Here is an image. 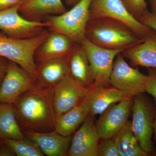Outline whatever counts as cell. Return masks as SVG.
Returning a JSON list of instances; mask_svg holds the SVG:
<instances>
[{"mask_svg":"<svg viewBox=\"0 0 156 156\" xmlns=\"http://www.w3.org/2000/svg\"><path fill=\"white\" fill-rule=\"evenodd\" d=\"M53 88L42 86L37 82L13 104L22 131H55L56 115L53 107Z\"/></svg>","mask_w":156,"mask_h":156,"instance_id":"cell-1","label":"cell"},{"mask_svg":"<svg viewBox=\"0 0 156 156\" xmlns=\"http://www.w3.org/2000/svg\"><path fill=\"white\" fill-rule=\"evenodd\" d=\"M85 38L101 48L123 51L144 40L123 23L108 18L89 20Z\"/></svg>","mask_w":156,"mask_h":156,"instance_id":"cell-2","label":"cell"},{"mask_svg":"<svg viewBox=\"0 0 156 156\" xmlns=\"http://www.w3.org/2000/svg\"><path fill=\"white\" fill-rule=\"evenodd\" d=\"M49 34V30L45 29L37 36L17 39L8 36L2 32L0 33V56L17 63L37 82L35 53Z\"/></svg>","mask_w":156,"mask_h":156,"instance_id":"cell-3","label":"cell"},{"mask_svg":"<svg viewBox=\"0 0 156 156\" xmlns=\"http://www.w3.org/2000/svg\"><path fill=\"white\" fill-rule=\"evenodd\" d=\"M92 0H80L69 11L58 15L46 17L50 31L68 37L74 43H80L85 37L86 27L89 20V9Z\"/></svg>","mask_w":156,"mask_h":156,"instance_id":"cell-4","label":"cell"},{"mask_svg":"<svg viewBox=\"0 0 156 156\" xmlns=\"http://www.w3.org/2000/svg\"><path fill=\"white\" fill-rule=\"evenodd\" d=\"M99 18H110L123 23L143 39L151 30L130 13L122 0H92L89 20Z\"/></svg>","mask_w":156,"mask_h":156,"instance_id":"cell-5","label":"cell"},{"mask_svg":"<svg viewBox=\"0 0 156 156\" xmlns=\"http://www.w3.org/2000/svg\"><path fill=\"white\" fill-rule=\"evenodd\" d=\"M132 130L141 149L148 154L153 151L152 141L155 112L150 102L142 94L133 98Z\"/></svg>","mask_w":156,"mask_h":156,"instance_id":"cell-6","label":"cell"},{"mask_svg":"<svg viewBox=\"0 0 156 156\" xmlns=\"http://www.w3.org/2000/svg\"><path fill=\"white\" fill-rule=\"evenodd\" d=\"M80 44L83 48L95 80L93 87H106L110 84V77L115 58L123 50L105 49L92 44L84 38Z\"/></svg>","mask_w":156,"mask_h":156,"instance_id":"cell-7","label":"cell"},{"mask_svg":"<svg viewBox=\"0 0 156 156\" xmlns=\"http://www.w3.org/2000/svg\"><path fill=\"white\" fill-rule=\"evenodd\" d=\"M20 6L0 11V30L6 35L14 38H29L48 28L45 21H30L23 18L19 13Z\"/></svg>","mask_w":156,"mask_h":156,"instance_id":"cell-8","label":"cell"},{"mask_svg":"<svg viewBox=\"0 0 156 156\" xmlns=\"http://www.w3.org/2000/svg\"><path fill=\"white\" fill-rule=\"evenodd\" d=\"M147 80V75L140 72L138 68L130 66L122 53L117 55L110 77V84L113 87L135 96L145 92Z\"/></svg>","mask_w":156,"mask_h":156,"instance_id":"cell-9","label":"cell"},{"mask_svg":"<svg viewBox=\"0 0 156 156\" xmlns=\"http://www.w3.org/2000/svg\"><path fill=\"white\" fill-rule=\"evenodd\" d=\"M37 83L29 73L9 60L7 72L0 86V103L14 104Z\"/></svg>","mask_w":156,"mask_h":156,"instance_id":"cell-10","label":"cell"},{"mask_svg":"<svg viewBox=\"0 0 156 156\" xmlns=\"http://www.w3.org/2000/svg\"><path fill=\"white\" fill-rule=\"evenodd\" d=\"M90 89L68 75L53 88V103L56 116L66 112L87 98Z\"/></svg>","mask_w":156,"mask_h":156,"instance_id":"cell-11","label":"cell"},{"mask_svg":"<svg viewBox=\"0 0 156 156\" xmlns=\"http://www.w3.org/2000/svg\"><path fill=\"white\" fill-rule=\"evenodd\" d=\"M133 98L112 105L101 114L95 124L100 138H112L125 126L132 108Z\"/></svg>","mask_w":156,"mask_h":156,"instance_id":"cell-12","label":"cell"},{"mask_svg":"<svg viewBox=\"0 0 156 156\" xmlns=\"http://www.w3.org/2000/svg\"><path fill=\"white\" fill-rule=\"evenodd\" d=\"M89 115L72 138L67 156H98L100 137Z\"/></svg>","mask_w":156,"mask_h":156,"instance_id":"cell-13","label":"cell"},{"mask_svg":"<svg viewBox=\"0 0 156 156\" xmlns=\"http://www.w3.org/2000/svg\"><path fill=\"white\" fill-rule=\"evenodd\" d=\"M24 136L35 143L44 154L48 156H67L72 138L56 131L47 132L23 131Z\"/></svg>","mask_w":156,"mask_h":156,"instance_id":"cell-14","label":"cell"},{"mask_svg":"<svg viewBox=\"0 0 156 156\" xmlns=\"http://www.w3.org/2000/svg\"><path fill=\"white\" fill-rule=\"evenodd\" d=\"M135 96L132 93L122 91L115 87H93L90 89L87 100L90 115L94 116L101 114L109 107Z\"/></svg>","mask_w":156,"mask_h":156,"instance_id":"cell-15","label":"cell"},{"mask_svg":"<svg viewBox=\"0 0 156 156\" xmlns=\"http://www.w3.org/2000/svg\"><path fill=\"white\" fill-rule=\"evenodd\" d=\"M68 60L69 75L83 87L92 89L95 80L87 54L80 44L74 43Z\"/></svg>","mask_w":156,"mask_h":156,"instance_id":"cell-16","label":"cell"},{"mask_svg":"<svg viewBox=\"0 0 156 156\" xmlns=\"http://www.w3.org/2000/svg\"><path fill=\"white\" fill-rule=\"evenodd\" d=\"M122 54L134 66L156 68V32L151 30L141 43L123 50Z\"/></svg>","mask_w":156,"mask_h":156,"instance_id":"cell-17","label":"cell"},{"mask_svg":"<svg viewBox=\"0 0 156 156\" xmlns=\"http://www.w3.org/2000/svg\"><path fill=\"white\" fill-rule=\"evenodd\" d=\"M74 42L68 37L49 31L48 36L37 49L34 55L36 63L67 56Z\"/></svg>","mask_w":156,"mask_h":156,"instance_id":"cell-18","label":"cell"},{"mask_svg":"<svg viewBox=\"0 0 156 156\" xmlns=\"http://www.w3.org/2000/svg\"><path fill=\"white\" fill-rule=\"evenodd\" d=\"M61 0H29L21 5L19 13L23 18L43 21L46 17L63 14L67 11Z\"/></svg>","mask_w":156,"mask_h":156,"instance_id":"cell-19","label":"cell"},{"mask_svg":"<svg viewBox=\"0 0 156 156\" xmlns=\"http://www.w3.org/2000/svg\"><path fill=\"white\" fill-rule=\"evenodd\" d=\"M68 56L36 63L37 83L44 87H53L69 75Z\"/></svg>","mask_w":156,"mask_h":156,"instance_id":"cell-20","label":"cell"},{"mask_svg":"<svg viewBox=\"0 0 156 156\" xmlns=\"http://www.w3.org/2000/svg\"><path fill=\"white\" fill-rule=\"evenodd\" d=\"M87 98L69 111L56 116L55 131L64 135H71L90 115Z\"/></svg>","mask_w":156,"mask_h":156,"instance_id":"cell-21","label":"cell"},{"mask_svg":"<svg viewBox=\"0 0 156 156\" xmlns=\"http://www.w3.org/2000/svg\"><path fill=\"white\" fill-rule=\"evenodd\" d=\"M116 144L120 156H147L134 135L131 122L127 121L125 126L112 137Z\"/></svg>","mask_w":156,"mask_h":156,"instance_id":"cell-22","label":"cell"},{"mask_svg":"<svg viewBox=\"0 0 156 156\" xmlns=\"http://www.w3.org/2000/svg\"><path fill=\"white\" fill-rule=\"evenodd\" d=\"M0 137L25 138L17 122L13 105L0 103Z\"/></svg>","mask_w":156,"mask_h":156,"instance_id":"cell-23","label":"cell"},{"mask_svg":"<svg viewBox=\"0 0 156 156\" xmlns=\"http://www.w3.org/2000/svg\"><path fill=\"white\" fill-rule=\"evenodd\" d=\"M18 156H43L44 154L36 143L25 137L23 139L1 138Z\"/></svg>","mask_w":156,"mask_h":156,"instance_id":"cell-24","label":"cell"},{"mask_svg":"<svg viewBox=\"0 0 156 156\" xmlns=\"http://www.w3.org/2000/svg\"><path fill=\"white\" fill-rule=\"evenodd\" d=\"M122 1L130 13L138 20L148 11L145 0H122Z\"/></svg>","mask_w":156,"mask_h":156,"instance_id":"cell-25","label":"cell"},{"mask_svg":"<svg viewBox=\"0 0 156 156\" xmlns=\"http://www.w3.org/2000/svg\"><path fill=\"white\" fill-rule=\"evenodd\" d=\"M99 156H120L116 144L113 138L103 139L98 147Z\"/></svg>","mask_w":156,"mask_h":156,"instance_id":"cell-26","label":"cell"},{"mask_svg":"<svg viewBox=\"0 0 156 156\" xmlns=\"http://www.w3.org/2000/svg\"><path fill=\"white\" fill-rule=\"evenodd\" d=\"M147 80L145 92L151 95L156 100V68H147Z\"/></svg>","mask_w":156,"mask_h":156,"instance_id":"cell-27","label":"cell"},{"mask_svg":"<svg viewBox=\"0 0 156 156\" xmlns=\"http://www.w3.org/2000/svg\"><path fill=\"white\" fill-rule=\"evenodd\" d=\"M140 22L147 26L156 32V17L149 11L144 14L138 19Z\"/></svg>","mask_w":156,"mask_h":156,"instance_id":"cell-28","label":"cell"},{"mask_svg":"<svg viewBox=\"0 0 156 156\" xmlns=\"http://www.w3.org/2000/svg\"><path fill=\"white\" fill-rule=\"evenodd\" d=\"M29 0H0V11L23 5Z\"/></svg>","mask_w":156,"mask_h":156,"instance_id":"cell-29","label":"cell"},{"mask_svg":"<svg viewBox=\"0 0 156 156\" xmlns=\"http://www.w3.org/2000/svg\"><path fill=\"white\" fill-rule=\"evenodd\" d=\"M9 62L8 59L0 56V86L5 76Z\"/></svg>","mask_w":156,"mask_h":156,"instance_id":"cell-30","label":"cell"},{"mask_svg":"<svg viewBox=\"0 0 156 156\" xmlns=\"http://www.w3.org/2000/svg\"><path fill=\"white\" fill-rule=\"evenodd\" d=\"M2 143L3 145L0 148V156H16L11 148Z\"/></svg>","mask_w":156,"mask_h":156,"instance_id":"cell-31","label":"cell"},{"mask_svg":"<svg viewBox=\"0 0 156 156\" xmlns=\"http://www.w3.org/2000/svg\"><path fill=\"white\" fill-rule=\"evenodd\" d=\"M150 1L151 11L154 16L156 17V0H150Z\"/></svg>","mask_w":156,"mask_h":156,"instance_id":"cell-32","label":"cell"},{"mask_svg":"<svg viewBox=\"0 0 156 156\" xmlns=\"http://www.w3.org/2000/svg\"><path fill=\"white\" fill-rule=\"evenodd\" d=\"M80 1V0H65V2L66 5L69 7H73Z\"/></svg>","mask_w":156,"mask_h":156,"instance_id":"cell-33","label":"cell"},{"mask_svg":"<svg viewBox=\"0 0 156 156\" xmlns=\"http://www.w3.org/2000/svg\"><path fill=\"white\" fill-rule=\"evenodd\" d=\"M154 137L156 140V113H155V115L154 121Z\"/></svg>","mask_w":156,"mask_h":156,"instance_id":"cell-34","label":"cell"}]
</instances>
